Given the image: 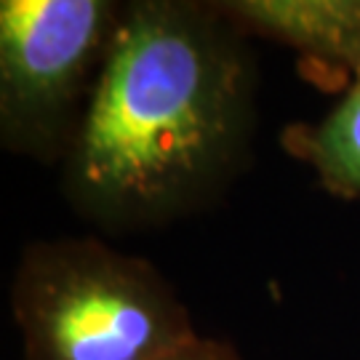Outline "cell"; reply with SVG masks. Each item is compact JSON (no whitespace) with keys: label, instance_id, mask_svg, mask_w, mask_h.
Returning <instances> with one entry per match:
<instances>
[{"label":"cell","instance_id":"6da1fadb","mask_svg":"<svg viewBox=\"0 0 360 360\" xmlns=\"http://www.w3.org/2000/svg\"><path fill=\"white\" fill-rule=\"evenodd\" d=\"M257 67L219 3L126 11L65 158L72 208L112 232L187 217L240 171Z\"/></svg>","mask_w":360,"mask_h":360},{"label":"cell","instance_id":"7a4b0ae2","mask_svg":"<svg viewBox=\"0 0 360 360\" xmlns=\"http://www.w3.org/2000/svg\"><path fill=\"white\" fill-rule=\"evenodd\" d=\"M11 315L25 360H160L200 334L150 259L91 235L27 245Z\"/></svg>","mask_w":360,"mask_h":360},{"label":"cell","instance_id":"3957f363","mask_svg":"<svg viewBox=\"0 0 360 360\" xmlns=\"http://www.w3.org/2000/svg\"><path fill=\"white\" fill-rule=\"evenodd\" d=\"M126 6L112 0L0 3V142L65 160Z\"/></svg>","mask_w":360,"mask_h":360},{"label":"cell","instance_id":"277c9868","mask_svg":"<svg viewBox=\"0 0 360 360\" xmlns=\"http://www.w3.org/2000/svg\"><path fill=\"white\" fill-rule=\"evenodd\" d=\"M240 32L283 43L312 67L360 77V0H232L219 3Z\"/></svg>","mask_w":360,"mask_h":360},{"label":"cell","instance_id":"5b68a950","mask_svg":"<svg viewBox=\"0 0 360 360\" xmlns=\"http://www.w3.org/2000/svg\"><path fill=\"white\" fill-rule=\"evenodd\" d=\"M302 144L331 193L360 198V77L323 123L304 134Z\"/></svg>","mask_w":360,"mask_h":360},{"label":"cell","instance_id":"8992f818","mask_svg":"<svg viewBox=\"0 0 360 360\" xmlns=\"http://www.w3.org/2000/svg\"><path fill=\"white\" fill-rule=\"evenodd\" d=\"M160 360H245L235 345L224 342V339H214V336L198 334L193 342L181 345L179 349L168 352Z\"/></svg>","mask_w":360,"mask_h":360}]
</instances>
